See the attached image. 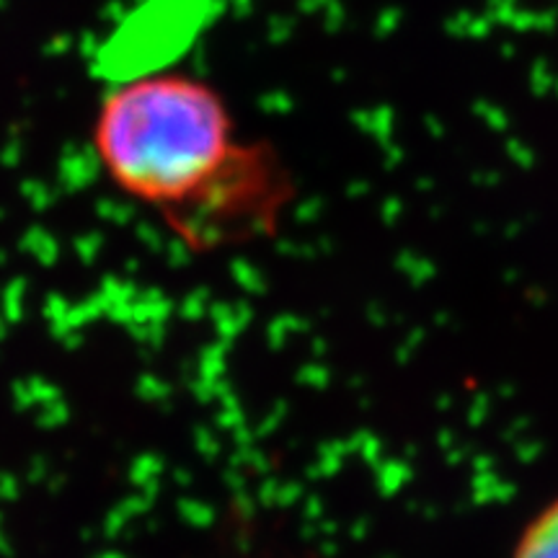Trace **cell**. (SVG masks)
Returning a JSON list of instances; mask_svg holds the SVG:
<instances>
[{"label": "cell", "instance_id": "6da1fadb", "mask_svg": "<svg viewBox=\"0 0 558 558\" xmlns=\"http://www.w3.org/2000/svg\"><path fill=\"white\" fill-rule=\"evenodd\" d=\"M94 153L128 197L192 246L275 222L288 179L269 148L246 145L222 96L186 73H143L104 96Z\"/></svg>", "mask_w": 558, "mask_h": 558}, {"label": "cell", "instance_id": "7a4b0ae2", "mask_svg": "<svg viewBox=\"0 0 558 558\" xmlns=\"http://www.w3.org/2000/svg\"><path fill=\"white\" fill-rule=\"evenodd\" d=\"M514 558H558V499L530 522Z\"/></svg>", "mask_w": 558, "mask_h": 558}]
</instances>
